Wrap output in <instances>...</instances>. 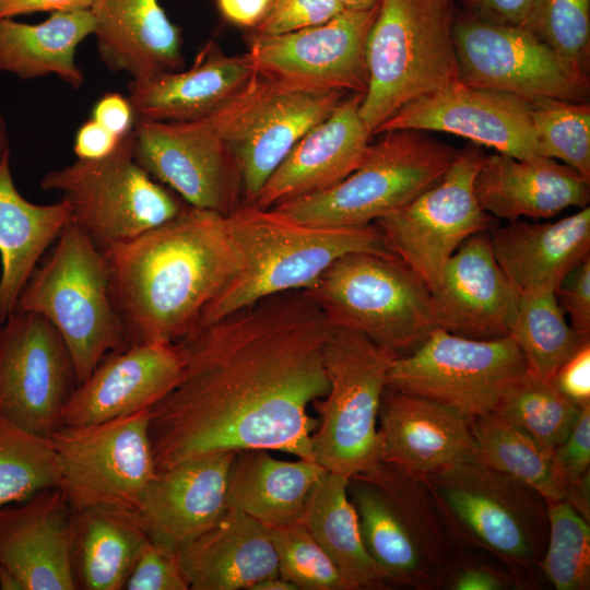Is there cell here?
<instances>
[{
	"label": "cell",
	"instance_id": "83f0119b",
	"mask_svg": "<svg viewBox=\"0 0 590 590\" xmlns=\"http://www.w3.org/2000/svg\"><path fill=\"white\" fill-rule=\"evenodd\" d=\"M255 73L247 54L228 56L209 42L187 70L131 80L128 98L138 118L198 120L226 103Z\"/></svg>",
	"mask_w": 590,
	"mask_h": 590
},
{
	"label": "cell",
	"instance_id": "4dcf8cb0",
	"mask_svg": "<svg viewBox=\"0 0 590 590\" xmlns=\"http://www.w3.org/2000/svg\"><path fill=\"white\" fill-rule=\"evenodd\" d=\"M191 590H249L259 580L279 575L269 528L227 508L209 530L177 552Z\"/></svg>",
	"mask_w": 590,
	"mask_h": 590
},
{
	"label": "cell",
	"instance_id": "f907efd6",
	"mask_svg": "<svg viewBox=\"0 0 590 590\" xmlns=\"http://www.w3.org/2000/svg\"><path fill=\"white\" fill-rule=\"evenodd\" d=\"M552 384L577 406L590 404V340L558 368Z\"/></svg>",
	"mask_w": 590,
	"mask_h": 590
},
{
	"label": "cell",
	"instance_id": "9c48e42d",
	"mask_svg": "<svg viewBox=\"0 0 590 590\" xmlns=\"http://www.w3.org/2000/svg\"><path fill=\"white\" fill-rule=\"evenodd\" d=\"M303 292L330 326L358 332L398 356L437 328L429 288L391 253L344 255Z\"/></svg>",
	"mask_w": 590,
	"mask_h": 590
},
{
	"label": "cell",
	"instance_id": "2e32d148",
	"mask_svg": "<svg viewBox=\"0 0 590 590\" xmlns=\"http://www.w3.org/2000/svg\"><path fill=\"white\" fill-rule=\"evenodd\" d=\"M452 34L463 83L528 98L588 102L589 75L523 27L472 13L455 17Z\"/></svg>",
	"mask_w": 590,
	"mask_h": 590
},
{
	"label": "cell",
	"instance_id": "816d5d0a",
	"mask_svg": "<svg viewBox=\"0 0 590 590\" xmlns=\"http://www.w3.org/2000/svg\"><path fill=\"white\" fill-rule=\"evenodd\" d=\"M135 114L129 101L119 93H107L93 107L92 119L122 138L132 131Z\"/></svg>",
	"mask_w": 590,
	"mask_h": 590
},
{
	"label": "cell",
	"instance_id": "74e56055",
	"mask_svg": "<svg viewBox=\"0 0 590 590\" xmlns=\"http://www.w3.org/2000/svg\"><path fill=\"white\" fill-rule=\"evenodd\" d=\"M508 335L529 369L551 382L558 368L590 340L570 327L553 291L520 295Z\"/></svg>",
	"mask_w": 590,
	"mask_h": 590
},
{
	"label": "cell",
	"instance_id": "7a4b0ae2",
	"mask_svg": "<svg viewBox=\"0 0 590 590\" xmlns=\"http://www.w3.org/2000/svg\"><path fill=\"white\" fill-rule=\"evenodd\" d=\"M102 252L129 345L177 342L239 270L225 215L188 204L169 222Z\"/></svg>",
	"mask_w": 590,
	"mask_h": 590
},
{
	"label": "cell",
	"instance_id": "f6af8a7d",
	"mask_svg": "<svg viewBox=\"0 0 590 590\" xmlns=\"http://www.w3.org/2000/svg\"><path fill=\"white\" fill-rule=\"evenodd\" d=\"M553 477L564 497L590 519V404L581 408L568 437L551 456Z\"/></svg>",
	"mask_w": 590,
	"mask_h": 590
},
{
	"label": "cell",
	"instance_id": "8d00e7d4",
	"mask_svg": "<svg viewBox=\"0 0 590 590\" xmlns=\"http://www.w3.org/2000/svg\"><path fill=\"white\" fill-rule=\"evenodd\" d=\"M479 458L492 469L538 491L547 502L565 499L551 465L552 453L494 412L470 418Z\"/></svg>",
	"mask_w": 590,
	"mask_h": 590
},
{
	"label": "cell",
	"instance_id": "5bb4252c",
	"mask_svg": "<svg viewBox=\"0 0 590 590\" xmlns=\"http://www.w3.org/2000/svg\"><path fill=\"white\" fill-rule=\"evenodd\" d=\"M527 369L510 335L477 340L435 328L411 353L394 358L388 387L438 401L472 418L492 412Z\"/></svg>",
	"mask_w": 590,
	"mask_h": 590
},
{
	"label": "cell",
	"instance_id": "8fae6325",
	"mask_svg": "<svg viewBox=\"0 0 590 590\" xmlns=\"http://www.w3.org/2000/svg\"><path fill=\"white\" fill-rule=\"evenodd\" d=\"M40 187L61 193L72 221L101 251L169 222L187 205L135 162L132 131L104 157L48 172Z\"/></svg>",
	"mask_w": 590,
	"mask_h": 590
},
{
	"label": "cell",
	"instance_id": "ffe728a7",
	"mask_svg": "<svg viewBox=\"0 0 590 590\" xmlns=\"http://www.w3.org/2000/svg\"><path fill=\"white\" fill-rule=\"evenodd\" d=\"M392 130L452 133L517 158L542 155L532 123L531 98L461 80L408 103L373 135Z\"/></svg>",
	"mask_w": 590,
	"mask_h": 590
},
{
	"label": "cell",
	"instance_id": "f1b7e54d",
	"mask_svg": "<svg viewBox=\"0 0 590 590\" xmlns=\"http://www.w3.org/2000/svg\"><path fill=\"white\" fill-rule=\"evenodd\" d=\"M495 259L518 296L553 291L590 255V208L554 222L510 221L487 231Z\"/></svg>",
	"mask_w": 590,
	"mask_h": 590
},
{
	"label": "cell",
	"instance_id": "8992f818",
	"mask_svg": "<svg viewBox=\"0 0 590 590\" xmlns=\"http://www.w3.org/2000/svg\"><path fill=\"white\" fill-rule=\"evenodd\" d=\"M451 0H381L366 43L359 114L371 132L408 103L457 81Z\"/></svg>",
	"mask_w": 590,
	"mask_h": 590
},
{
	"label": "cell",
	"instance_id": "91938a15",
	"mask_svg": "<svg viewBox=\"0 0 590 590\" xmlns=\"http://www.w3.org/2000/svg\"><path fill=\"white\" fill-rule=\"evenodd\" d=\"M345 10H368L381 0H338Z\"/></svg>",
	"mask_w": 590,
	"mask_h": 590
},
{
	"label": "cell",
	"instance_id": "cb8c5ba5",
	"mask_svg": "<svg viewBox=\"0 0 590 590\" xmlns=\"http://www.w3.org/2000/svg\"><path fill=\"white\" fill-rule=\"evenodd\" d=\"M363 96L347 94L314 126L270 175L251 204L268 210L326 190L353 173L365 158L373 137L359 114Z\"/></svg>",
	"mask_w": 590,
	"mask_h": 590
},
{
	"label": "cell",
	"instance_id": "44dd1931",
	"mask_svg": "<svg viewBox=\"0 0 590 590\" xmlns=\"http://www.w3.org/2000/svg\"><path fill=\"white\" fill-rule=\"evenodd\" d=\"M74 510L58 487L0 507V567L21 590H75Z\"/></svg>",
	"mask_w": 590,
	"mask_h": 590
},
{
	"label": "cell",
	"instance_id": "9f6ffc18",
	"mask_svg": "<svg viewBox=\"0 0 590 590\" xmlns=\"http://www.w3.org/2000/svg\"><path fill=\"white\" fill-rule=\"evenodd\" d=\"M223 17L241 27L253 28L270 0H214Z\"/></svg>",
	"mask_w": 590,
	"mask_h": 590
},
{
	"label": "cell",
	"instance_id": "1f68e13d",
	"mask_svg": "<svg viewBox=\"0 0 590 590\" xmlns=\"http://www.w3.org/2000/svg\"><path fill=\"white\" fill-rule=\"evenodd\" d=\"M326 470L315 461H284L264 449L236 451L228 470L227 507L268 528L302 522Z\"/></svg>",
	"mask_w": 590,
	"mask_h": 590
},
{
	"label": "cell",
	"instance_id": "7c38bea8",
	"mask_svg": "<svg viewBox=\"0 0 590 590\" xmlns=\"http://www.w3.org/2000/svg\"><path fill=\"white\" fill-rule=\"evenodd\" d=\"M347 94L293 85L255 73L208 116L234 156L243 203H253L293 146Z\"/></svg>",
	"mask_w": 590,
	"mask_h": 590
},
{
	"label": "cell",
	"instance_id": "836d02e7",
	"mask_svg": "<svg viewBox=\"0 0 590 590\" xmlns=\"http://www.w3.org/2000/svg\"><path fill=\"white\" fill-rule=\"evenodd\" d=\"M139 510L97 506L74 510L72 570L75 590H122L150 542Z\"/></svg>",
	"mask_w": 590,
	"mask_h": 590
},
{
	"label": "cell",
	"instance_id": "d590c367",
	"mask_svg": "<svg viewBox=\"0 0 590 590\" xmlns=\"http://www.w3.org/2000/svg\"><path fill=\"white\" fill-rule=\"evenodd\" d=\"M349 481L327 471L307 502L302 523L332 560L347 590H354L387 580L364 545Z\"/></svg>",
	"mask_w": 590,
	"mask_h": 590
},
{
	"label": "cell",
	"instance_id": "52a82bcc",
	"mask_svg": "<svg viewBox=\"0 0 590 590\" xmlns=\"http://www.w3.org/2000/svg\"><path fill=\"white\" fill-rule=\"evenodd\" d=\"M22 290L17 309L49 320L66 342L83 382L110 352L129 344L109 293L103 252L70 221Z\"/></svg>",
	"mask_w": 590,
	"mask_h": 590
},
{
	"label": "cell",
	"instance_id": "3957f363",
	"mask_svg": "<svg viewBox=\"0 0 590 590\" xmlns=\"http://www.w3.org/2000/svg\"><path fill=\"white\" fill-rule=\"evenodd\" d=\"M225 219L239 270L208 305L197 327L266 297L305 291L344 255L391 253L375 223L358 227H317L246 203L237 205Z\"/></svg>",
	"mask_w": 590,
	"mask_h": 590
},
{
	"label": "cell",
	"instance_id": "ba28073f",
	"mask_svg": "<svg viewBox=\"0 0 590 590\" xmlns=\"http://www.w3.org/2000/svg\"><path fill=\"white\" fill-rule=\"evenodd\" d=\"M370 143L361 165L337 185L271 209L290 221L358 227L403 206L435 184L458 154L425 131L392 130Z\"/></svg>",
	"mask_w": 590,
	"mask_h": 590
},
{
	"label": "cell",
	"instance_id": "d4e9b609",
	"mask_svg": "<svg viewBox=\"0 0 590 590\" xmlns=\"http://www.w3.org/2000/svg\"><path fill=\"white\" fill-rule=\"evenodd\" d=\"M380 461L425 477L476 455L470 418L438 401L387 387L379 414Z\"/></svg>",
	"mask_w": 590,
	"mask_h": 590
},
{
	"label": "cell",
	"instance_id": "603a6c76",
	"mask_svg": "<svg viewBox=\"0 0 590 590\" xmlns=\"http://www.w3.org/2000/svg\"><path fill=\"white\" fill-rule=\"evenodd\" d=\"M430 299L437 328L477 340L508 335L519 296L495 259L487 231L455 251Z\"/></svg>",
	"mask_w": 590,
	"mask_h": 590
},
{
	"label": "cell",
	"instance_id": "b9f144b4",
	"mask_svg": "<svg viewBox=\"0 0 590 590\" xmlns=\"http://www.w3.org/2000/svg\"><path fill=\"white\" fill-rule=\"evenodd\" d=\"M541 154L571 167L590 181V105L552 97L531 98Z\"/></svg>",
	"mask_w": 590,
	"mask_h": 590
},
{
	"label": "cell",
	"instance_id": "60d3db41",
	"mask_svg": "<svg viewBox=\"0 0 590 590\" xmlns=\"http://www.w3.org/2000/svg\"><path fill=\"white\" fill-rule=\"evenodd\" d=\"M547 504L548 536L540 570L556 590H588L589 520L566 499Z\"/></svg>",
	"mask_w": 590,
	"mask_h": 590
},
{
	"label": "cell",
	"instance_id": "f5cc1de1",
	"mask_svg": "<svg viewBox=\"0 0 590 590\" xmlns=\"http://www.w3.org/2000/svg\"><path fill=\"white\" fill-rule=\"evenodd\" d=\"M120 139L94 119H90L78 130L73 151L79 160L101 158L110 154Z\"/></svg>",
	"mask_w": 590,
	"mask_h": 590
},
{
	"label": "cell",
	"instance_id": "94428289",
	"mask_svg": "<svg viewBox=\"0 0 590 590\" xmlns=\"http://www.w3.org/2000/svg\"><path fill=\"white\" fill-rule=\"evenodd\" d=\"M451 1H453V2H455V1H463V0H451Z\"/></svg>",
	"mask_w": 590,
	"mask_h": 590
},
{
	"label": "cell",
	"instance_id": "ac0fdd59",
	"mask_svg": "<svg viewBox=\"0 0 590 590\" xmlns=\"http://www.w3.org/2000/svg\"><path fill=\"white\" fill-rule=\"evenodd\" d=\"M135 162L190 206L229 214L238 204L236 162L211 120L158 121L138 118Z\"/></svg>",
	"mask_w": 590,
	"mask_h": 590
},
{
	"label": "cell",
	"instance_id": "5b68a950",
	"mask_svg": "<svg viewBox=\"0 0 590 590\" xmlns=\"http://www.w3.org/2000/svg\"><path fill=\"white\" fill-rule=\"evenodd\" d=\"M424 479L463 551H486L522 583L540 570L548 504L538 491L492 469L477 453Z\"/></svg>",
	"mask_w": 590,
	"mask_h": 590
},
{
	"label": "cell",
	"instance_id": "d6a6232c",
	"mask_svg": "<svg viewBox=\"0 0 590 590\" xmlns=\"http://www.w3.org/2000/svg\"><path fill=\"white\" fill-rule=\"evenodd\" d=\"M70 221L66 201L30 202L14 184L10 155L0 163V323L15 309L39 260Z\"/></svg>",
	"mask_w": 590,
	"mask_h": 590
},
{
	"label": "cell",
	"instance_id": "f35d334b",
	"mask_svg": "<svg viewBox=\"0 0 590 590\" xmlns=\"http://www.w3.org/2000/svg\"><path fill=\"white\" fill-rule=\"evenodd\" d=\"M581 408L528 367L492 412L520 427L552 453L568 437Z\"/></svg>",
	"mask_w": 590,
	"mask_h": 590
},
{
	"label": "cell",
	"instance_id": "6da1fadb",
	"mask_svg": "<svg viewBox=\"0 0 590 590\" xmlns=\"http://www.w3.org/2000/svg\"><path fill=\"white\" fill-rule=\"evenodd\" d=\"M330 327L299 291L266 297L179 339L180 374L150 409L156 471L247 449L315 461L318 420L307 411L329 388Z\"/></svg>",
	"mask_w": 590,
	"mask_h": 590
},
{
	"label": "cell",
	"instance_id": "7dc6e473",
	"mask_svg": "<svg viewBox=\"0 0 590 590\" xmlns=\"http://www.w3.org/2000/svg\"><path fill=\"white\" fill-rule=\"evenodd\" d=\"M127 590H188L177 552L151 541L138 557L125 585Z\"/></svg>",
	"mask_w": 590,
	"mask_h": 590
},
{
	"label": "cell",
	"instance_id": "9a60e30c",
	"mask_svg": "<svg viewBox=\"0 0 590 590\" xmlns=\"http://www.w3.org/2000/svg\"><path fill=\"white\" fill-rule=\"evenodd\" d=\"M484 156L476 144L458 151L435 184L375 222L387 249L429 291L438 284L455 251L469 237L492 227V216L474 193V179Z\"/></svg>",
	"mask_w": 590,
	"mask_h": 590
},
{
	"label": "cell",
	"instance_id": "11a10c76",
	"mask_svg": "<svg viewBox=\"0 0 590 590\" xmlns=\"http://www.w3.org/2000/svg\"><path fill=\"white\" fill-rule=\"evenodd\" d=\"M95 0H0V19L36 12H69L91 10Z\"/></svg>",
	"mask_w": 590,
	"mask_h": 590
},
{
	"label": "cell",
	"instance_id": "4fadbf2b",
	"mask_svg": "<svg viewBox=\"0 0 590 590\" xmlns=\"http://www.w3.org/2000/svg\"><path fill=\"white\" fill-rule=\"evenodd\" d=\"M150 409L86 426L60 425L50 435L58 488L73 510L97 506L140 510L156 473Z\"/></svg>",
	"mask_w": 590,
	"mask_h": 590
},
{
	"label": "cell",
	"instance_id": "ab89813d",
	"mask_svg": "<svg viewBox=\"0 0 590 590\" xmlns=\"http://www.w3.org/2000/svg\"><path fill=\"white\" fill-rule=\"evenodd\" d=\"M58 484L51 439L0 417V507L26 500Z\"/></svg>",
	"mask_w": 590,
	"mask_h": 590
},
{
	"label": "cell",
	"instance_id": "484cf974",
	"mask_svg": "<svg viewBox=\"0 0 590 590\" xmlns=\"http://www.w3.org/2000/svg\"><path fill=\"white\" fill-rule=\"evenodd\" d=\"M234 455L203 456L156 471L139 510L152 543L178 552L219 521L228 508L227 477Z\"/></svg>",
	"mask_w": 590,
	"mask_h": 590
},
{
	"label": "cell",
	"instance_id": "30bf717a",
	"mask_svg": "<svg viewBox=\"0 0 590 590\" xmlns=\"http://www.w3.org/2000/svg\"><path fill=\"white\" fill-rule=\"evenodd\" d=\"M396 357L358 332L330 327L323 344L329 388L312 402L319 418L311 436L314 460L326 471L352 477L380 462L378 414Z\"/></svg>",
	"mask_w": 590,
	"mask_h": 590
},
{
	"label": "cell",
	"instance_id": "e575fe53",
	"mask_svg": "<svg viewBox=\"0 0 590 590\" xmlns=\"http://www.w3.org/2000/svg\"><path fill=\"white\" fill-rule=\"evenodd\" d=\"M94 26L91 10L55 12L39 24L0 19V71L22 80L56 74L80 88L84 75L75 51Z\"/></svg>",
	"mask_w": 590,
	"mask_h": 590
},
{
	"label": "cell",
	"instance_id": "6f0895ef",
	"mask_svg": "<svg viewBox=\"0 0 590 590\" xmlns=\"http://www.w3.org/2000/svg\"><path fill=\"white\" fill-rule=\"evenodd\" d=\"M249 590H297L296 587L280 575L263 578Z\"/></svg>",
	"mask_w": 590,
	"mask_h": 590
},
{
	"label": "cell",
	"instance_id": "f546056e",
	"mask_svg": "<svg viewBox=\"0 0 590 590\" xmlns=\"http://www.w3.org/2000/svg\"><path fill=\"white\" fill-rule=\"evenodd\" d=\"M97 51L111 71L141 80L184 69L180 28L158 0H95Z\"/></svg>",
	"mask_w": 590,
	"mask_h": 590
},
{
	"label": "cell",
	"instance_id": "680465c9",
	"mask_svg": "<svg viewBox=\"0 0 590 590\" xmlns=\"http://www.w3.org/2000/svg\"><path fill=\"white\" fill-rule=\"evenodd\" d=\"M10 155L9 137L5 119L0 104V163Z\"/></svg>",
	"mask_w": 590,
	"mask_h": 590
},
{
	"label": "cell",
	"instance_id": "db71d44e",
	"mask_svg": "<svg viewBox=\"0 0 590 590\" xmlns=\"http://www.w3.org/2000/svg\"><path fill=\"white\" fill-rule=\"evenodd\" d=\"M474 14L499 23L522 26L536 0H463Z\"/></svg>",
	"mask_w": 590,
	"mask_h": 590
},
{
	"label": "cell",
	"instance_id": "d6986e66",
	"mask_svg": "<svg viewBox=\"0 0 590 590\" xmlns=\"http://www.w3.org/2000/svg\"><path fill=\"white\" fill-rule=\"evenodd\" d=\"M379 3L368 10H344L292 33L250 34L247 55L256 73L298 86L365 93L366 43Z\"/></svg>",
	"mask_w": 590,
	"mask_h": 590
},
{
	"label": "cell",
	"instance_id": "277c9868",
	"mask_svg": "<svg viewBox=\"0 0 590 590\" xmlns=\"http://www.w3.org/2000/svg\"><path fill=\"white\" fill-rule=\"evenodd\" d=\"M364 545L386 580L417 590L444 586L463 550L424 477L380 461L350 477Z\"/></svg>",
	"mask_w": 590,
	"mask_h": 590
},
{
	"label": "cell",
	"instance_id": "ee69618b",
	"mask_svg": "<svg viewBox=\"0 0 590 590\" xmlns=\"http://www.w3.org/2000/svg\"><path fill=\"white\" fill-rule=\"evenodd\" d=\"M279 575L302 590H347L337 567L302 522L269 528Z\"/></svg>",
	"mask_w": 590,
	"mask_h": 590
},
{
	"label": "cell",
	"instance_id": "4316f807",
	"mask_svg": "<svg viewBox=\"0 0 590 590\" xmlns=\"http://www.w3.org/2000/svg\"><path fill=\"white\" fill-rule=\"evenodd\" d=\"M480 206L508 221L550 219L590 201V181L571 167L546 156H484L474 179Z\"/></svg>",
	"mask_w": 590,
	"mask_h": 590
},
{
	"label": "cell",
	"instance_id": "bcb514c9",
	"mask_svg": "<svg viewBox=\"0 0 590 590\" xmlns=\"http://www.w3.org/2000/svg\"><path fill=\"white\" fill-rule=\"evenodd\" d=\"M345 9L338 0H270L251 35L275 36L322 24Z\"/></svg>",
	"mask_w": 590,
	"mask_h": 590
},
{
	"label": "cell",
	"instance_id": "7bdbcfd3",
	"mask_svg": "<svg viewBox=\"0 0 590 590\" xmlns=\"http://www.w3.org/2000/svg\"><path fill=\"white\" fill-rule=\"evenodd\" d=\"M577 72L588 75L590 0H536L522 24Z\"/></svg>",
	"mask_w": 590,
	"mask_h": 590
},
{
	"label": "cell",
	"instance_id": "c3c4849f",
	"mask_svg": "<svg viewBox=\"0 0 590 590\" xmlns=\"http://www.w3.org/2000/svg\"><path fill=\"white\" fill-rule=\"evenodd\" d=\"M555 297L570 327L590 338V255L574 267L555 288Z\"/></svg>",
	"mask_w": 590,
	"mask_h": 590
},
{
	"label": "cell",
	"instance_id": "e0dca14e",
	"mask_svg": "<svg viewBox=\"0 0 590 590\" xmlns=\"http://www.w3.org/2000/svg\"><path fill=\"white\" fill-rule=\"evenodd\" d=\"M78 385L71 353L49 320L15 308L0 323V417L49 437Z\"/></svg>",
	"mask_w": 590,
	"mask_h": 590
},
{
	"label": "cell",
	"instance_id": "681fc988",
	"mask_svg": "<svg viewBox=\"0 0 590 590\" xmlns=\"http://www.w3.org/2000/svg\"><path fill=\"white\" fill-rule=\"evenodd\" d=\"M518 581L510 571L467 560L462 555L450 568L444 586L452 590H505Z\"/></svg>",
	"mask_w": 590,
	"mask_h": 590
},
{
	"label": "cell",
	"instance_id": "7402d4cb",
	"mask_svg": "<svg viewBox=\"0 0 590 590\" xmlns=\"http://www.w3.org/2000/svg\"><path fill=\"white\" fill-rule=\"evenodd\" d=\"M181 366L176 342L130 344L110 352L76 386L61 425H93L151 409L174 386Z\"/></svg>",
	"mask_w": 590,
	"mask_h": 590
}]
</instances>
